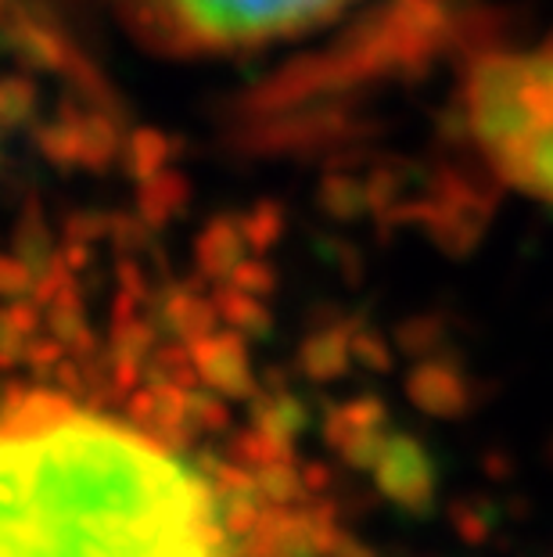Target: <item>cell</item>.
Listing matches in <instances>:
<instances>
[{
    "mask_svg": "<svg viewBox=\"0 0 553 557\" xmlns=\"http://www.w3.org/2000/svg\"><path fill=\"white\" fill-rule=\"evenodd\" d=\"M0 557H241L230 500L191 449L65 385H11Z\"/></svg>",
    "mask_w": 553,
    "mask_h": 557,
    "instance_id": "obj_1",
    "label": "cell"
},
{
    "mask_svg": "<svg viewBox=\"0 0 553 557\" xmlns=\"http://www.w3.org/2000/svg\"><path fill=\"white\" fill-rule=\"evenodd\" d=\"M464 123L503 184L553 209V40L481 54L464 79Z\"/></svg>",
    "mask_w": 553,
    "mask_h": 557,
    "instance_id": "obj_2",
    "label": "cell"
},
{
    "mask_svg": "<svg viewBox=\"0 0 553 557\" xmlns=\"http://www.w3.org/2000/svg\"><path fill=\"white\" fill-rule=\"evenodd\" d=\"M151 47L176 54H238L310 37L352 0H120Z\"/></svg>",
    "mask_w": 553,
    "mask_h": 557,
    "instance_id": "obj_3",
    "label": "cell"
}]
</instances>
